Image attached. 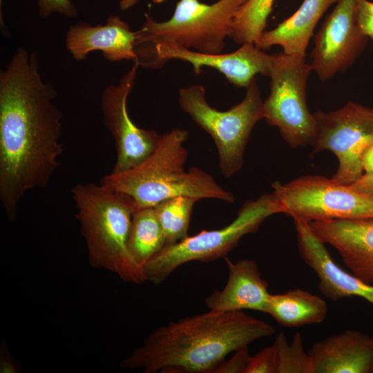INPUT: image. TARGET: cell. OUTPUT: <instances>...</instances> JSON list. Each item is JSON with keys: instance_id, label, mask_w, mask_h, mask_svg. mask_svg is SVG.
Returning <instances> with one entry per match:
<instances>
[{"instance_id": "19", "label": "cell", "mask_w": 373, "mask_h": 373, "mask_svg": "<svg viewBox=\"0 0 373 373\" xmlns=\"http://www.w3.org/2000/svg\"><path fill=\"white\" fill-rule=\"evenodd\" d=\"M338 0H304L289 18L270 30H265L256 46L268 50L278 45L289 55L305 57L314 28L325 12Z\"/></svg>"}, {"instance_id": "30", "label": "cell", "mask_w": 373, "mask_h": 373, "mask_svg": "<svg viewBox=\"0 0 373 373\" xmlns=\"http://www.w3.org/2000/svg\"><path fill=\"white\" fill-rule=\"evenodd\" d=\"M362 166L365 173L373 172V142L363 153Z\"/></svg>"}, {"instance_id": "8", "label": "cell", "mask_w": 373, "mask_h": 373, "mask_svg": "<svg viewBox=\"0 0 373 373\" xmlns=\"http://www.w3.org/2000/svg\"><path fill=\"white\" fill-rule=\"evenodd\" d=\"M312 70L305 57L284 52L274 55L263 119L276 126L292 148L312 145L314 140L316 121L306 103L307 82Z\"/></svg>"}, {"instance_id": "28", "label": "cell", "mask_w": 373, "mask_h": 373, "mask_svg": "<svg viewBox=\"0 0 373 373\" xmlns=\"http://www.w3.org/2000/svg\"><path fill=\"white\" fill-rule=\"evenodd\" d=\"M356 15L363 33L373 41V1L358 0Z\"/></svg>"}, {"instance_id": "12", "label": "cell", "mask_w": 373, "mask_h": 373, "mask_svg": "<svg viewBox=\"0 0 373 373\" xmlns=\"http://www.w3.org/2000/svg\"><path fill=\"white\" fill-rule=\"evenodd\" d=\"M134 64L116 84L106 86L101 95L103 123L112 135L117 157L112 173H120L144 162L155 149L160 135L154 130L138 127L131 119L127 99L137 76Z\"/></svg>"}, {"instance_id": "25", "label": "cell", "mask_w": 373, "mask_h": 373, "mask_svg": "<svg viewBox=\"0 0 373 373\" xmlns=\"http://www.w3.org/2000/svg\"><path fill=\"white\" fill-rule=\"evenodd\" d=\"M245 373H277V350L275 343L250 356Z\"/></svg>"}, {"instance_id": "15", "label": "cell", "mask_w": 373, "mask_h": 373, "mask_svg": "<svg viewBox=\"0 0 373 373\" xmlns=\"http://www.w3.org/2000/svg\"><path fill=\"white\" fill-rule=\"evenodd\" d=\"M317 236L334 247L351 273L373 284V218L309 222Z\"/></svg>"}, {"instance_id": "24", "label": "cell", "mask_w": 373, "mask_h": 373, "mask_svg": "<svg viewBox=\"0 0 373 373\" xmlns=\"http://www.w3.org/2000/svg\"><path fill=\"white\" fill-rule=\"evenodd\" d=\"M274 343L277 350V373H314L312 358L304 350L299 332L295 334L291 343L280 332Z\"/></svg>"}, {"instance_id": "16", "label": "cell", "mask_w": 373, "mask_h": 373, "mask_svg": "<svg viewBox=\"0 0 373 373\" xmlns=\"http://www.w3.org/2000/svg\"><path fill=\"white\" fill-rule=\"evenodd\" d=\"M136 31L118 15H110L104 24L85 21L70 26L66 35V47L76 61L86 59L95 50L101 51L110 61L136 60Z\"/></svg>"}, {"instance_id": "31", "label": "cell", "mask_w": 373, "mask_h": 373, "mask_svg": "<svg viewBox=\"0 0 373 373\" xmlns=\"http://www.w3.org/2000/svg\"><path fill=\"white\" fill-rule=\"evenodd\" d=\"M0 372L3 373L17 372L14 363L10 358L9 354L6 352H3V354H1V356Z\"/></svg>"}, {"instance_id": "27", "label": "cell", "mask_w": 373, "mask_h": 373, "mask_svg": "<svg viewBox=\"0 0 373 373\" xmlns=\"http://www.w3.org/2000/svg\"><path fill=\"white\" fill-rule=\"evenodd\" d=\"M248 347L234 352L229 360L224 359L214 373H245L250 358Z\"/></svg>"}, {"instance_id": "21", "label": "cell", "mask_w": 373, "mask_h": 373, "mask_svg": "<svg viewBox=\"0 0 373 373\" xmlns=\"http://www.w3.org/2000/svg\"><path fill=\"white\" fill-rule=\"evenodd\" d=\"M165 245V237L154 207L135 211L132 216L128 248L135 262L143 267Z\"/></svg>"}, {"instance_id": "23", "label": "cell", "mask_w": 373, "mask_h": 373, "mask_svg": "<svg viewBox=\"0 0 373 373\" xmlns=\"http://www.w3.org/2000/svg\"><path fill=\"white\" fill-rule=\"evenodd\" d=\"M274 0H247L237 12L231 38L239 44H256L265 31Z\"/></svg>"}, {"instance_id": "6", "label": "cell", "mask_w": 373, "mask_h": 373, "mask_svg": "<svg viewBox=\"0 0 373 373\" xmlns=\"http://www.w3.org/2000/svg\"><path fill=\"white\" fill-rule=\"evenodd\" d=\"M246 89L244 99L224 111L209 105L201 85L193 84L178 91L182 110L213 140L220 170L224 178L231 177L242 169L251 131L255 124L264 118L263 102L255 78Z\"/></svg>"}, {"instance_id": "1", "label": "cell", "mask_w": 373, "mask_h": 373, "mask_svg": "<svg viewBox=\"0 0 373 373\" xmlns=\"http://www.w3.org/2000/svg\"><path fill=\"white\" fill-rule=\"evenodd\" d=\"M37 53L19 47L0 71V200L15 220L25 193L46 187L60 165L62 113Z\"/></svg>"}, {"instance_id": "3", "label": "cell", "mask_w": 373, "mask_h": 373, "mask_svg": "<svg viewBox=\"0 0 373 373\" xmlns=\"http://www.w3.org/2000/svg\"><path fill=\"white\" fill-rule=\"evenodd\" d=\"M188 137V132L181 128L161 135L155 149L144 162L125 171L111 172L100 184L126 196L135 211L155 207L180 195L233 203V194L209 173L198 167L184 169L188 151L184 144Z\"/></svg>"}, {"instance_id": "18", "label": "cell", "mask_w": 373, "mask_h": 373, "mask_svg": "<svg viewBox=\"0 0 373 373\" xmlns=\"http://www.w3.org/2000/svg\"><path fill=\"white\" fill-rule=\"evenodd\" d=\"M228 280L222 290H216L205 298L209 310L218 312L255 310L266 313L270 293L254 260L234 263L226 258Z\"/></svg>"}, {"instance_id": "17", "label": "cell", "mask_w": 373, "mask_h": 373, "mask_svg": "<svg viewBox=\"0 0 373 373\" xmlns=\"http://www.w3.org/2000/svg\"><path fill=\"white\" fill-rule=\"evenodd\" d=\"M308 353L314 373H373V337L358 330L316 342Z\"/></svg>"}, {"instance_id": "7", "label": "cell", "mask_w": 373, "mask_h": 373, "mask_svg": "<svg viewBox=\"0 0 373 373\" xmlns=\"http://www.w3.org/2000/svg\"><path fill=\"white\" fill-rule=\"evenodd\" d=\"M280 213L279 204L272 193L245 202L236 218L224 227L202 230L176 243L165 245L143 266L146 281L158 285L184 263L225 257L242 236L257 231L269 216Z\"/></svg>"}, {"instance_id": "9", "label": "cell", "mask_w": 373, "mask_h": 373, "mask_svg": "<svg viewBox=\"0 0 373 373\" xmlns=\"http://www.w3.org/2000/svg\"><path fill=\"white\" fill-rule=\"evenodd\" d=\"M271 187L280 213L308 222L373 218V196L320 175H305Z\"/></svg>"}, {"instance_id": "4", "label": "cell", "mask_w": 373, "mask_h": 373, "mask_svg": "<svg viewBox=\"0 0 373 373\" xmlns=\"http://www.w3.org/2000/svg\"><path fill=\"white\" fill-rule=\"evenodd\" d=\"M71 195L90 266L110 271L124 282H146L143 267L133 258L128 248L135 211L128 199L93 182L76 184Z\"/></svg>"}, {"instance_id": "14", "label": "cell", "mask_w": 373, "mask_h": 373, "mask_svg": "<svg viewBox=\"0 0 373 373\" xmlns=\"http://www.w3.org/2000/svg\"><path fill=\"white\" fill-rule=\"evenodd\" d=\"M294 222L300 255L316 274L321 294L334 301L358 296L373 305V284L364 282L336 264L309 222L300 219H294Z\"/></svg>"}, {"instance_id": "2", "label": "cell", "mask_w": 373, "mask_h": 373, "mask_svg": "<svg viewBox=\"0 0 373 373\" xmlns=\"http://www.w3.org/2000/svg\"><path fill=\"white\" fill-rule=\"evenodd\" d=\"M274 333L243 311L209 310L157 327L120 366L144 373H214L229 354Z\"/></svg>"}, {"instance_id": "32", "label": "cell", "mask_w": 373, "mask_h": 373, "mask_svg": "<svg viewBox=\"0 0 373 373\" xmlns=\"http://www.w3.org/2000/svg\"><path fill=\"white\" fill-rule=\"evenodd\" d=\"M139 0H119V5L122 10H126L135 6Z\"/></svg>"}, {"instance_id": "5", "label": "cell", "mask_w": 373, "mask_h": 373, "mask_svg": "<svg viewBox=\"0 0 373 373\" xmlns=\"http://www.w3.org/2000/svg\"><path fill=\"white\" fill-rule=\"evenodd\" d=\"M247 0H218L211 4L199 0H180L171 17L157 21L149 14L136 31L135 50L170 44L202 53H220L240 8Z\"/></svg>"}, {"instance_id": "11", "label": "cell", "mask_w": 373, "mask_h": 373, "mask_svg": "<svg viewBox=\"0 0 373 373\" xmlns=\"http://www.w3.org/2000/svg\"><path fill=\"white\" fill-rule=\"evenodd\" d=\"M135 64L144 68H158L170 60H181L192 65L196 75L204 67L211 68L240 88H246L258 74L268 77L274 60V54L269 55L249 43L229 53H202L162 44L135 50Z\"/></svg>"}, {"instance_id": "13", "label": "cell", "mask_w": 373, "mask_h": 373, "mask_svg": "<svg viewBox=\"0 0 373 373\" xmlns=\"http://www.w3.org/2000/svg\"><path fill=\"white\" fill-rule=\"evenodd\" d=\"M358 0H338L315 36L312 68L322 81L346 70L363 51L368 37L356 15Z\"/></svg>"}, {"instance_id": "26", "label": "cell", "mask_w": 373, "mask_h": 373, "mask_svg": "<svg viewBox=\"0 0 373 373\" xmlns=\"http://www.w3.org/2000/svg\"><path fill=\"white\" fill-rule=\"evenodd\" d=\"M2 0H0L1 4ZM39 15L48 19L52 14H59L73 18L78 15V10L71 0H38Z\"/></svg>"}, {"instance_id": "10", "label": "cell", "mask_w": 373, "mask_h": 373, "mask_svg": "<svg viewBox=\"0 0 373 373\" xmlns=\"http://www.w3.org/2000/svg\"><path fill=\"white\" fill-rule=\"evenodd\" d=\"M313 115L316 133L312 153L332 152L338 160L332 178L351 184L363 173L362 157L373 142V109L348 102L336 111L319 110Z\"/></svg>"}, {"instance_id": "20", "label": "cell", "mask_w": 373, "mask_h": 373, "mask_svg": "<svg viewBox=\"0 0 373 373\" xmlns=\"http://www.w3.org/2000/svg\"><path fill=\"white\" fill-rule=\"evenodd\" d=\"M266 313L283 327H298L323 322L327 305L318 295L293 289L282 294H271Z\"/></svg>"}, {"instance_id": "22", "label": "cell", "mask_w": 373, "mask_h": 373, "mask_svg": "<svg viewBox=\"0 0 373 373\" xmlns=\"http://www.w3.org/2000/svg\"><path fill=\"white\" fill-rule=\"evenodd\" d=\"M198 200L199 199L194 197L180 195L164 200L154 207L166 245L176 243L189 236L193 208Z\"/></svg>"}, {"instance_id": "29", "label": "cell", "mask_w": 373, "mask_h": 373, "mask_svg": "<svg viewBox=\"0 0 373 373\" xmlns=\"http://www.w3.org/2000/svg\"><path fill=\"white\" fill-rule=\"evenodd\" d=\"M349 185L358 191L373 196V172L363 173Z\"/></svg>"}]
</instances>
